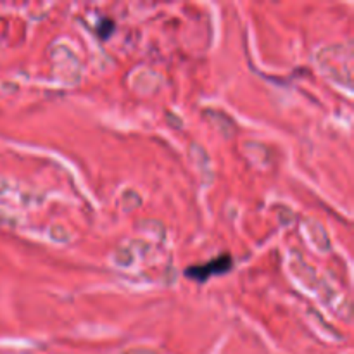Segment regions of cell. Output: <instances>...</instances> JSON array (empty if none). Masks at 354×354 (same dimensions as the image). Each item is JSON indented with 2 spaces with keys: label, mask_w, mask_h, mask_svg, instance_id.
Segmentation results:
<instances>
[{
  "label": "cell",
  "mask_w": 354,
  "mask_h": 354,
  "mask_svg": "<svg viewBox=\"0 0 354 354\" xmlns=\"http://www.w3.org/2000/svg\"><path fill=\"white\" fill-rule=\"evenodd\" d=\"M232 268V256L223 254L220 258L213 259V261L206 263V265L199 266H190L187 268V277L192 280H197V282H206L213 273H225Z\"/></svg>",
  "instance_id": "1"
}]
</instances>
